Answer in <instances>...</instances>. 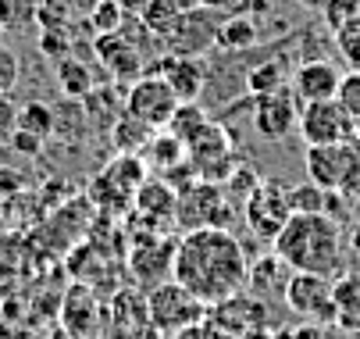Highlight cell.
Instances as JSON below:
<instances>
[{"label":"cell","mask_w":360,"mask_h":339,"mask_svg":"<svg viewBox=\"0 0 360 339\" xmlns=\"http://www.w3.org/2000/svg\"><path fill=\"white\" fill-rule=\"evenodd\" d=\"M289 75H292V72H285L282 65H275V61H261V65H253V68L246 72V86H250V93L257 96V93H268V89L285 86Z\"/></svg>","instance_id":"obj_29"},{"label":"cell","mask_w":360,"mask_h":339,"mask_svg":"<svg viewBox=\"0 0 360 339\" xmlns=\"http://www.w3.org/2000/svg\"><path fill=\"white\" fill-rule=\"evenodd\" d=\"M250 257L232 229H193L175 243L172 279L207 307L246 289Z\"/></svg>","instance_id":"obj_1"},{"label":"cell","mask_w":360,"mask_h":339,"mask_svg":"<svg viewBox=\"0 0 360 339\" xmlns=\"http://www.w3.org/2000/svg\"><path fill=\"white\" fill-rule=\"evenodd\" d=\"M175 204H179V189L161 179V182H143L132 207L139 211V218H146L153 229H161L165 222H175Z\"/></svg>","instance_id":"obj_16"},{"label":"cell","mask_w":360,"mask_h":339,"mask_svg":"<svg viewBox=\"0 0 360 339\" xmlns=\"http://www.w3.org/2000/svg\"><path fill=\"white\" fill-rule=\"evenodd\" d=\"M146 158L153 161V168L172 172V168H179V165L189 161V151H186V143H182L179 136H172V132H165V136L153 132L150 147H146Z\"/></svg>","instance_id":"obj_24"},{"label":"cell","mask_w":360,"mask_h":339,"mask_svg":"<svg viewBox=\"0 0 360 339\" xmlns=\"http://www.w3.org/2000/svg\"><path fill=\"white\" fill-rule=\"evenodd\" d=\"M236 11H243V15H250V18H261V15L271 11V0H239Z\"/></svg>","instance_id":"obj_38"},{"label":"cell","mask_w":360,"mask_h":339,"mask_svg":"<svg viewBox=\"0 0 360 339\" xmlns=\"http://www.w3.org/2000/svg\"><path fill=\"white\" fill-rule=\"evenodd\" d=\"M353 18H360V0H328V4L321 8V22L332 29V36L339 29H346Z\"/></svg>","instance_id":"obj_30"},{"label":"cell","mask_w":360,"mask_h":339,"mask_svg":"<svg viewBox=\"0 0 360 339\" xmlns=\"http://www.w3.org/2000/svg\"><path fill=\"white\" fill-rule=\"evenodd\" d=\"M307 182L328 193H349L360 186V151L356 143H332V147H307L303 154Z\"/></svg>","instance_id":"obj_5"},{"label":"cell","mask_w":360,"mask_h":339,"mask_svg":"<svg viewBox=\"0 0 360 339\" xmlns=\"http://www.w3.org/2000/svg\"><path fill=\"white\" fill-rule=\"evenodd\" d=\"M43 143H46V139H39V136H32V132H25V129H15V132L8 136V147H11L15 154H25V158H36V154L43 151Z\"/></svg>","instance_id":"obj_36"},{"label":"cell","mask_w":360,"mask_h":339,"mask_svg":"<svg viewBox=\"0 0 360 339\" xmlns=\"http://www.w3.org/2000/svg\"><path fill=\"white\" fill-rule=\"evenodd\" d=\"M0 32H4V29H0Z\"/></svg>","instance_id":"obj_41"},{"label":"cell","mask_w":360,"mask_h":339,"mask_svg":"<svg viewBox=\"0 0 360 339\" xmlns=\"http://www.w3.org/2000/svg\"><path fill=\"white\" fill-rule=\"evenodd\" d=\"M243 218L246 225L261 236V239H271L282 232V225L292 218V207H289V186L278 182V179H261L253 186V193L243 200Z\"/></svg>","instance_id":"obj_7"},{"label":"cell","mask_w":360,"mask_h":339,"mask_svg":"<svg viewBox=\"0 0 360 339\" xmlns=\"http://www.w3.org/2000/svg\"><path fill=\"white\" fill-rule=\"evenodd\" d=\"M307 147H332V143H356V122L339 101H314L300 108V125Z\"/></svg>","instance_id":"obj_8"},{"label":"cell","mask_w":360,"mask_h":339,"mask_svg":"<svg viewBox=\"0 0 360 339\" xmlns=\"http://www.w3.org/2000/svg\"><path fill=\"white\" fill-rule=\"evenodd\" d=\"M292 279V268L271 250V254H261V257H250V271H246V289L261 300H271V297H285V286Z\"/></svg>","instance_id":"obj_14"},{"label":"cell","mask_w":360,"mask_h":339,"mask_svg":"<svg viewBox=\"0 0 360 339\" xmlns=\"http://www.w3.org/2000/svg\"><path fill=\"white\" fill-rule=\"evenodd\" d=\"M289 207L292 215H321L328 207V189L303 182V186H289Z\"/></svg>","instance_id":"obj_28"},{"label":"cell","mask_w":360,"mask_h":339,"mask_svg":"<svg viewBox=\"0 0 360 339\" xmlns=\"http://www.w3.org/2000/svg\"><path fill=\"white\" fill-rule=\"evenodd\" d=\"M22 79V61L8 43H0V93H11Z\"/></svg>","instance_id":"obj_33"},{"label":"cell","mask_w":360,"mask_h":339,"mask_svg":"<svg viewBox=\"0 0 360 339\" xmlns=\"http://www.w3.org/2000/svg\"><path fill=\"white\" fill-rule=\"evenodd\" d=\"M296 125H300V101L289 89V82L253 96V129L261 139L282 143L296 132Z\"/></svg>","instance_id":"obj_9"},{"label":"cell","mask_w":360,"mask_h":339,"mask_svg":"<svg viewBox=\"0 0 360 339\" xmlns=\"http://www.w3.org/2000/svg\"><path fill=\"white\" fill-rule=\"evenodd\" d=\"M200 8H211V11H218V15H232L236 8H239V0H196Z\"/></svg>","instance_id":"obj_39"},{"label":"cell","mask_w":360,"mask_h":339,"mask_svg":"<svg viewBox=\"0 0 360 339\" xmlns=\"http://www.w3.org/2000/svg\"><path fill=\"white\" fill-rule=\"evenodd\" d=\"M65 325L75 339H86L93 328H96V318H100V304L96 297L89 293L86 286H72V293L65 297Z\"/></svg>","instance_id":"obj_18"},{"label":"cell","mask_w":360,"mask_h":339,"mask_svg":"<svg viewBox=\"0 0 360 339\" xmlns=\"http://www.w3.org/2000/svg\"><path fill=\"white\" fill-rule=\"evenodd\" d=\"M271 250L292 268L311 275H342V229L332 215H292L271 239Z\"/></svg>","instance_id":"obj_2"},{"label":"cell","mask_w":360,"mask_h":339,"mask_svg":"<svg viewBox=\"0 0 360 339\" xmlns=\"http://www.w3.org/2000/svg\"><path fill=\"white\" fill-rule=\"evenodd\" d=\"M182 15H186V8L175 4V0H150V4L143 8V15H139V22H143L153 36L172 39V32L179 29Z\"/></svg>","instance_id":"obj_22"},{"label":"cell","mask_w":360,"mask_h":339,"mask_svg":"<svg viewBox=\"0 0 360 339\" xmlns=\"http://www.w3.org/2000/svg\"><path fill=\"white\" fill-rule=\"evenodd\" d=\"M232 218H236L232 197H229V189H221L218 182L196 179V182L179 189L175 225L182 232H193V229H229Z\"/></svg>","instance_id":"obj_3"},{"label":"cell","mask_w":360,"mask_h":339,"mask_svg":"<svg viewBox=\"0 0 360 339\" xmlns=\"http://www.w3.org/2000/svg\"><path fill=\"white\" fill-rule=\"evenodd\" d=\"M18 125V108L11 101V93H0V139H8Z\"/></svg>","instance_id":"obj_37"},{"label":"cell","mask_w":360,"mask_h":339,"mask_svg":"<svg viewBox=\"0 0 360 339\" xmlns=\"http://www.w3.org/2000/svg\"><path fill=\"white\" fill-rule=\"evenodd\" d=\"M39 18V0H0V29L22 32Z\"/></svg>","instance_id":"obj_27"},{"label":"cell","mask_w":360,"mask_h":339,"mask_svg":"<svg viewBox=\"0 0 360 339\" xmlns=\"http://www.w3.org/2000/svg\"><path fill=\"white\" fill-rule=\"evenodd\" d=\"M335 46H339V54H342L353 68H360V18H353L346 29L335 32Z\"/></svg>","instance_id":"obj_32"},{"label":"cell","mask_w":360,"mask_h":339,"mask_svg":"<svg viewBox=\"0 0 360 339\" xmlns=\"http://www.w3.org/2000/svg\"><path fill=\"white\" fill-rule=\"evenodd\" d=\"M158 75L175 89L179 101H196L200 89L207 86V65L200 58H186V54H168Z\"/></svg>","instance_id":"obj_15"},{"label":"cell","mask_w":360,"mask_h":339,"mask_svg":"<svg viewBox=\"0 0 360 339\" xmlns=\"http://www.w3.org/2000/svg\"><path fill=\"white\" fill-rule=\"evenodd\" d=\"M15 129H25V132L46 139L50 132L58 129L54 108H46L43 101H29V104H22V108H18V125H15Z\"/></svg>","instance_id":"obj_26"},{"label":"cell","mask_w":360,"mask_h":339,"mask_svg":"<svg viewBox=\"0 0 360 339\" xmlns=\"http://www.w3.org/2000/svg\"><path fill=\"white\" fill-rule=\"evenodd\" d=\"M175 243L179 239H161V232H150V239L132 243L129 268L143 286H161L172 279V261H175Z\"/></svg>","instance_id":"obj_13"},{"label":"cell","mask_w":360,"mask_h":339,"mask_svg":"<svg viewBox=\"0 0 360 339\" xmlns=\"http://www.w3.org/2000/svg\"><path fill=\"white\" fill-rule=\"evenodd\" d=\"M96 54H100V61L115 72V79H139V54L132 51V39L129 36L100 32Z\"/></svg>","instance_id":"obj_17"},{"label":"cell","mask_w":360,"mask_h":339,"mask_svg":"<svg viewBox=\"0 0 360 339\" xmlns=\"http://www.w3.org/2000/svg\"><path fill=\"white\" fill-rule=\"evenodd\" d=\"M58 82L68 96H89L93 93V72H89L86 61H75V58L58 61Z\"/></svg>","instance_id":"obj_25"},{"label":"cell","mask_w":360,"mask_h":339,"mask_svg":"<svg viewBox=\"0 0 360 339\" xmlns=\"http://www.w3.org/2000/svg\"><path fill=\"white\" fill-rule=\"evenodd\" d=\"M335 307H339L335 325H342L349 332H360V275L335 279Z\"/></svg>","instance_id":"obj_21"},{"label":"cell","mask_w":360,"mask_h":339,"mask_svg":"<svg viewBox=\"0 0 360 339\" xmlns=\"http://www.w3.org/2000/svg\"><path fill=\"white\" fill-rule=\"evenodd\" d=\"M339 82H342V72L332 61H325V58H307L289 75V89L296 93L300 108L314 104V101H335Z\"/></svg>","instance_id":"obj_12"},{"label":"cell","mask_w":360,"mask_h":339,"mask_svg":"<svg viewBox=\"0 0 360 339\" xmlns=\"http://www.w3.org/2000/svg\"><path fill=\"white\" fill-rule=\"evenodd\" d=\"M335 101H339V104L346 108V115L360 125V68H353V72H346V75H342Z\"/></svg>","instance_id":"obj_31"},{"label":"cell","mask_w":360,"mask_h":339,"mask_svg":"<svg viewBox=\"0 0 360 339\" xmlns=\"http://www.w3.org/2000/svg\"><path fill=\"white\" fill-rule=\"evenodd\" d=\"M179 104L182 101H179L175 89L161 75H139L129 86V96H125V111L136 115V118H143L150 129H161V125L168 129V122H172V115H175Z\"/></svg>","instance_id":"obj_11"},{"label":"cell","mask_w":360,"mask_h":339,"mask_svg":"<svg viewBox=\"0 0 360 339\" xmlns=\"http://www.w3.org/2000/svg\"><path fill=\"white\" fill-rule=\"evenodd\" d=\"M146 318L158 332H168V335H179L182 328H193L207 318V304L196 300L189 289H182L175 279L153 286L146 293Z\"/></svg>","instance_id":"obj_4"},{"label":"cell","mask_w":360,"mask_h":339,"mask_svg":"<svg viewBox=\"0 0 360 339\" xmlns=\"http://www.w3.org/2000/svg\"><path fill=\"white\" fill-rule=\"evenodd\" d=\"M296 4H300V8H307V11H321V8L328 4V0H296Z\"/></svg>","instance_id":"obj_40"},{"label":"cell","mask_w":360,"mask_h":339,"mask_svg":"<svg viewBox=\"0 0 360 339\" xmlns=\"http://www.w3.org/2000/svg\"><path fill=\"white\" fill-rule=\"evenodd\" d=\"M22 186H25V175L15 168V165H8V161H0V200H8V197H18L22 193Z\"/></svg>","instance_id":"obj_35"},{"label":"cell","mask_w":360,"mask_h":339,"mask_svg":"<svg viewBox=\"0 0 360 339\" xmlns=\"http://www.w3.org/2000/svg\"><path fill=\"white\" fill-rule=\"evenodd\" d=\"M207 125H211L207 111H203L196 101H182V104L175 108L172 122H168V132H172V136H179V139L186 143V147H189V143H193L203 129H207Z\"/></svg>","instance_id":"obj_23"},{"label":"cell","mask_w":360,"mask_h":339,"mask_svg":"<svg viewBox=\"0 0 360 339\" xmlns=\"http://www.w3.org/2000/svg\"><path fill=\"white\" fill-rule=\"evenodd\" d=\"M257 32H261L257 29V18H250L243 11H232L218 25V46L229 51V54H243V51H250V46L257 43Z\"/></svg>","instance_id":"obj_19"},{"label":"cell","mask_w":360,"mask_h":339,"mask_svg":"<svg viewBox=\"0 0 360 339\" xmlns=\"http://www.w3.org/2000/svg\"><path fill=\"white\" fill-rule=\"evenodd\" d=\"M282 304L311 325H335L339 307H335V279L328 275H311V271H292Z\"/></svg>","instance_id":"obj_6"},{"label":"cell","mask_w":360,"mask_h":339,"mask_svg":"<svg viewBox=\"0 0 360 339\" xmlns=\"http://www.w3.org/2000/svg\"><path fill=\"white\" fill-rule=\"evenodd\" d=\"M153 132H158V129H150L143 118H136V115H129V111H125V115L115 122L111 139H115L118 154H136V151H146V147H150Z\"/></svg>","instance_id":"obj_20"},{"label":"cell","mask_w":360,"mask_h":339,"mask_svg":"<svg viewBox=\"0 0 360 339\" xmlns=\"http://www.w3.org/2000/svg\"><path fill=\"white\" fill-rule=\"evenodd\" d=\"M93 22H96V29H100V32H118V29H122V22H125V11H122L118 0H100V8H96Z\"/></svg>","instance_id":"obj_34"},{"label":"cell","mask_w":360,"mask_h":339,"mask_svg":"<svg viewBox=\"0 0 360 339\" xmlns=\"http://www.w3.org/2000/svg\"><path fill=\"white\" fill-rule=\"evenodd\" d=\"M207 314H211L207 321L218 332L232 335V339H243L250 332H264L268 328V300L253 297L250 289H239V293H232L229 300L207 307Z\"/></svg>","instance_id":"obj_10"}]
</instances>
